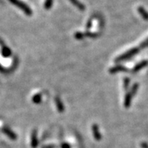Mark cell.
Wrapping results in <instances>:
<instances>
[{
  "label": "cell",
  "mask_w": 148,
  "mask_h": 148,
  "mask_svg": "<svg viewBox=\"0 0 148 148\" xmlns=\"http://www.w3.org/2000/svg\"><path fill=\"white\" fill-rule=\"evenodd\" d=\"M138 84H134L132 87V88H131L130 91H129L128 93H126V95H125V98H124V106H125V108H128V107H130L131 103H132V100L134 95L136 94L137 91L138 90Z\"/></svg>",
  "instance_id": "6da1fadb"
},
{
  "label": "cell",
  "mask_w": 148,
  "mask_h": 148,
  "mask_svg": "<svg viewBox=\"0 0 148 148\" xmlns=\"http://www.w3.org/2000/svg\"><path fill=\"white\" fill-rule=\"evenodd\" d=\"M138 51V48H133V49H130V50H129L128 51L125 52L122 55H120V56H119L118 58H116L115 61L116 62H121V61H124V60H128V59L131 58H132L133 56H134Z\"/></svg>",
  "instance_id": "7a4b0ae2"
},
{
  "label": "cell",
  "mask_w": 148,
  "mask_h": 148,
  "mask_svg": "<svg viewBox=\"0 0 148 148\" xmlns=\"http://www.w3.org/2000/svg\"><path fill=\"white\" fill-rule=\"evenodd\" d=\"M9 1L12 2V3H13L14 5L18 7L20 9H21L27 15H31V14H33L31 8H29L25 3H23L21 1H20V0H9Z\"/></svg>",
  "instance_id": "3957f363"
},
{
  "label": "cell",
  "mask_w": 148,
  "mask_h": 148,
  "mask_svg": "<svg viewBox=\"0 0 148 148\" xmlns=\"http://www.w3.org/2000/svg\"><path fill=\"white\" fill-rule=\"evenodd\" d=\"M2 132H3V133L5 134L11 140H14L17 139V135H16L15 133H14L12 129H10L8 127H4V128L2 129Z\"/></svg>",
  "instance_id": "277c9868"
},
{
  "label": "cell",
  "mask_w": 148,
  "mask_h": 148,
  "mask_svg": "<svg viewBox=\"0 0 148 148\" xmlns=\"http://www.w3.org/2000/svg\"><path fill=\"white\" fill-rule=\"evenodd\" d=\"M126 71H128V69L123 65H117L110 69V73L111 74H115L119 72H126Z\"/></svg>",
  "instance_id": "5b68a950"
},
{
  "label": "cell",
  "mask_w": 148,
  "mask_h": 148,
  "mask_svg": "<svg viewBox=\"0 0 148 148\" xmlns=\"http://www.w3.org/2000/svg\"><path fill=\"white\" fill-rule=\"evenodd\" d=\"M92 133H93V136L96 140H100L101 139V134L100 133L99 128L97 124H93L92 125Z\"/></svg>",
  "instance_id": "8992f818"
},
{
  "label": "cell",
  "mask_w": 148,
  "mask_h": 148,
  "mask_svg": "<svg viewBox=\"0 0 148 148\" xmlns=\"http://www.w3.org/2000/svg\"><path fill=\"white\" fill-rule=\"evenodd\" d=\"M55 104H56L57 109H58V111L60 112V113L64 112V104H63L61 100H60L58 97H56L55 98Z\"/></svg>",
  "instance_id": "52a82bcc"
},
{
  "label": "cell",
  "mask_w": 148,
  "mask_h": 148,
  "mask_svg": "<svg viewBox=\"0 0 148 148\" xmlns=\"http://www.w3.org/2000/svg\"><path fill=\"white\" fill-rule=\"evenodd\" d=\"M38 138H37L36 131H33L31 134V146L33 148H36L38 146Z\"/></svg>",
  "instance_id": "ba28073f"
},
{
  "label": "cell",
  "mask_w": 148,
  "mask_h": 148,
  "mask_svg": "<svg viewBox=\"0 0 148 148\" xmlns=\"http://www.w3.org/2000/svg\"><path fill=\"white\" fill-rule=\"evenodd\" d=\"M2 55L4 58H8L12 55V50L6 45H3L2 49Z\"/></svg>",
  "instance_id": "9c48e42d"
},
{
  "label": "cell",
  "mask_w": 148,
  "mask_h": 148,
  "mask_svg": "<svg viewBox=\"0 0 148 148\" xmlns=\"http://www.w3.org/2000/svg\"><path fill=\"white\" fill-rule=\"evenodd\" d=\"M69 1H70V2H71L74 6H75V7H76L77 8L81 10V11H83V10L86 9L85 5L82 4V2H79V0H69Z\"/></svg>",
  "instance_id": "30bf717a"
},
{
  "label": "cell",
  "mask_w": 148,
  "mask_h": 148,
  "mask_svg": "<svg viewBox=\"0 0 148 148\" xmlns=\"http://www.w3.org/2000/svg\"><path fill=\"white\" fill-rule=\"evenodd\" d=\"M147 64H148L147 60H143V61L140 62L139 64H138L136 66H134V69H133V72H137V71H138V70H141L142 68L145 67V66H146Z\"/></svg>",
  "instance_id": "8fae6325"
},
{
  "label": "cell",
  "mask_w": 148,
  "mask_h": 148,
  "mask_svg": "<svg viewBox=\"0 0 148 148\" xmlns=\"http://www.w3.org/2000/svg\"><path fill=\"white\" fill-rule=\"evenodd\" d=\"M138 11L139 14H140V16L143 18V19L148 21V13L147 12L146 10L144 9L143 7H138Z\"/></svg>",
  "instance_id": "7c38bea8"
},
{
  "label": "cell",
  "mask_w": 148,
  "mask_h": 148,
  "mask_svg": "<svg viewBox=\"0 0 148 148\" xmlns=\"http://www.w3.org/2000/svg\"><path fill=\"white\" fill-rule=\"evenodd\" d=\"M42 99V95L40 94H36V95H34L32 98V101L34 103H36V104H39V103H41Z\"/></svg>",
  "instance_id": "4fadbf2b"
},
{
  "label": "cell",
  "mask_w": 148,
  "mask_h": 148,
  "mask_svg": "<svg viewBox=\"0 0 148 148\" xmlns=\"http://www.w3.org/2000/svg\"><path fill=\"white\" fill-rule=\"evenodd\" d=\"M52 3L53 0H45V5H44L45 9H50L52 6Z\"/></svg>",
  "instance_id": "5bb4252c"
},
{
  "label": "cell",
  "mask_w": 148,
  "mask_h": 148,
  "mask_svg": "<svg viewBox=\"0 0 148 148\" xmlns=\"http://www.w3.org/2000/svg\"><path fill=\"white\" fill-rule=\"evenodd\" d=\"M75 38H76V39H82L85 38V33H81V32H77V33H75Z\"/></svg>",
  "instance_id": "9a60e30c"
},
{
  "label": "cell",
  "mask_w": 148,
  "mask_h": 148,
  "mask_svg": "<svg viewBox=\"0 0 148 148\" xmlns=\"http://www.w3.org/2000/svg\"><path fill=\"white\" fill-rule=\"evenodd\" d=\"M129 78H125L124 79V88L125 90L128 89L129 88Z\"/></svg>",
  "instance_id": "2e32d148"
},
{
  "label": "cell",
  "mask_w": 148,
  "mask_h": 148,
  "mask_svg": "<svg viewBox=\"0 0 148 148\" xmlns=\"http://www.w3.org/2000/svg\"><path fill=\"white\" fill-rule=\"evenodd\" d=\"M85 36L91 37V38H95V37L97 36V34H95V33H89V32H87V33H85Z\"/></svg>",
  "instance_id": "e0dca14e"
},
{
  "label": "cell",
  "mask_w": 148,
  "mask_h": 148,
  "mask_svg": "<svg viewBox=\"0 0 148 148\" xmlns=\"http://www.w3.org/2000/svg\"><path fill=\"white\" fill-rule=\"evenodd\" d=\"M61 148H70V144H67V143H64L61 145Z\"/></svg>",
  "instance_id": "ac0fdd59"
},
{
  "label": "cell",
  "mask_w": 148,
  "mask_h": 148,
  "mask_svg": "<svg viewBox=\"0 0 148 148\" xmlns=\"http://www.w3.org/2000/svg\"><path fill=\"white\" fill-rule=\"evenodd\" d=\"M141 147L143 148H148V144L147 143H142L141 144Z\"/></svg>",
  "instance_id": "d6986e66"
},
{
  "label": "cell",
  "mask_w": 148,
  "mask_h": 148,
  "mask_svg": "<svg viewBox=\"0 0 148 148\" xmlns=\"http://www.w3.org/2000/svg\"><path fill=\"white\" fill-rule=\"evenodd\" d=\"M92 27V21H88V24H87V29H89L90 27Z\"/></svg>",
  "instance_id": "ffe728a7"
},
{
  "label": "cell",
  "mask_w": 148,
  "mask_h": 148,
  "mask_svg": "<svg viewBox=\"0 0 148 148\" xmlns=\"http://www.w3.org/2000/svg\"><path fill=\"white\" fill-rule=\"evenodd\" d=\"M5 70H6L4 68V67H2V65H0V71H1V72L4 73L5 71Z\"/></svg>",
  "instance_id": "44dd1931"
}]
</instances>
